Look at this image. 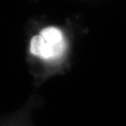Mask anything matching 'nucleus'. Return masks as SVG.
I'll list each match as a JSON object with an SVG mask.
<instances>
[{"instance_id": "obj_1", "label": "nucleus", "mask_w": 126, "mask_h": 126, "mask_svg": "<svg viewBox=\"0 0 126 126\" xmlns=\"http://www.w3.org/2000/svg\"><path fill=\"white\" fill-rule=\"evenodd\" d=\"M65 48L66 42L63 32L55 27L43 29L30 41V53L44 60L58 58Z\"/></svg>"}]
</instances>
